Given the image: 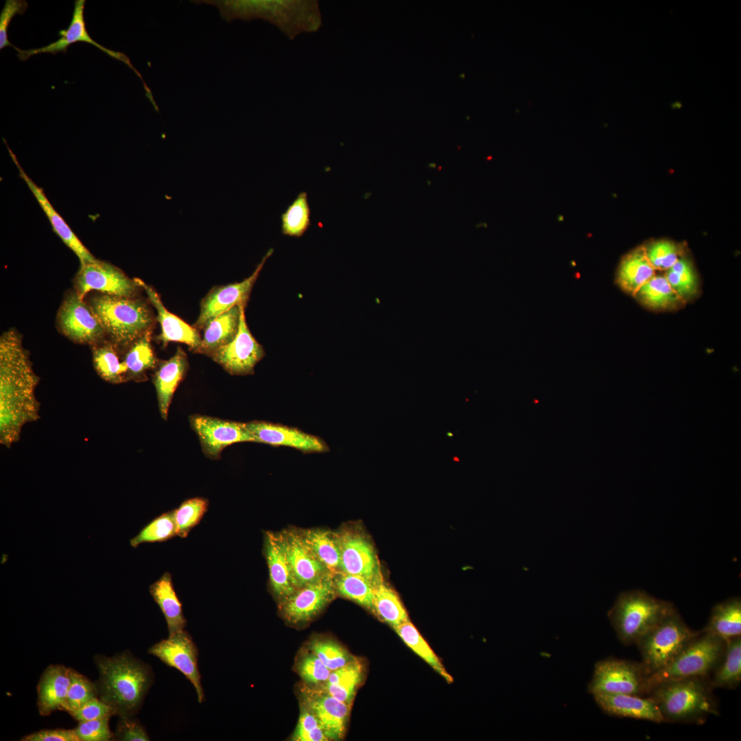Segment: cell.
Listing matches in <instances>:
<instances>
[{"label":"cell","mask_w":741,"mask_h":741,"mask_svg":"<svg viewBox=\"0 0 741 741\" xmlns=\"http://www.w3.org/2000/svg\"><path fill=\"white\" fill-rule=\"evenodd\" d=\"M245 425L257 443L290 447L305 453H323L329 450L322 439L296 427L263 421H250Z\"/></svg>","instance_id":"d6986e66"},{"label":"cell","mask_w":741,"mask_h":741,"mask_svg":"<svg viewBox=\"0 0 741 741\" xmlns=\"http://www.w3.org/2000/svg\"><path fill=\"white\" fill-rule=\"evenodd\" d=\"M224 12L228 20L262 18L291 38L317 30L321 23L318 3L311 1H226Z\"/></svg>","instance_id":"277c9868"},{"label":"cell","mask_w":741,"mask_h":741,"mask_svg":"<svg viewBox=\"0 0 741 741\" xmlns=\"http://www.w3.org/2000/svg\"><path fill=\"white\" fill-rule=\"evenodd\" d=\"M76 293L84 298L90 291L133 298L139 285L119 268L97 259L80 264L75 280Z\"/></svg>","instance_id":"8fae6325"},{"label":"cell","mask_w":741,"mask_h":741,"mask_svg":"<svg viewBox=\"0 0 741 741\" xmlns=\"http://www.w3.org/2000/svg\"><path fill=\"white\" fill-rule=\"evenodd\" d=\"M97 696L96 684L71 669V684L60 710L71 714Z\"/></svg>","instance_id":"f6af8a7d"},{"label":"cell","mask_w":741,"mask_h":741,"mask_svg":"<svg viewBox=\"0 0 741 741\" xmlns=\"http://www.w3.org/2000/svg\"><path fill=\"white\" fill-rule=\"evenodd\" d=\"M644 248H639L626 255L618 269L616 281L626 292L634 295L655 275Z\"/></svg>","instance_id":"f546056e"},{"label":"cell","mask_w":741,"mask_h":741,"mask_svg":"<svg viewBox=\"0 0 741 741\" xmlns=\"http://www.w3.org/2000/svg\"><path fill=\"white\" fill-rule=\"evenodd\" d=\"M311 225V209L307 193L302 191L281 215V233L283 235L302 237Z\"/></svg>","instance_id":"f35d334b"},{"label":"cell","mask_w":741,"mask_h":741,"mask_svg":"<svg viewBox=\"0 0 741 741\" xmlns=\"http://www.w3.org/2000/svg\"><path fill=\"white\" fill-rule=\"evenodd\" d=\"M338 534L340 572L361 576L373 583L381 580L379 561L370 542L355 531L344 530Z\"/></svg>","instance_id":"2e32d148"},{"label":"cell","mask_w":741,"mask_h":741,"mask_svg":"<svg viewBox=\"0 0 741 741\" xmlns=\"http://www.w3.org/2000/svg\"><path fill=\"white\" fill-rule=\"evenodd\" d=\"M89 306L105 332L122 347L131 346L154 323L145 303L133 298L103 294L93 298Z\"/></svg>","instance_id":"8992f818"},{"label":"cell","mask_w":741,"mask_h":741,"mask_svg":"<svg viewBox=\"0 0 741 741\" xmlns=\"http://www.w3.org/2000/svg\"><path fill=\"white\" fill-rule=\"evenodd\" d=\"M709 678L690 677L658 683L646 696L657 705L663 722L701 724L718 715Z\"/></svg>","instance_id":"3957f363"},{"label":"cell","mask_w":741,"mask_h":741,"mask_svg":"<svg viewBox=\"0 0 741 741\" xmlns=\"http://www.w3.org/2000/svg\"><path fill=\"white\" fill-rule=\"evenodd\" d=\"M114 736L124 741L150 740L145 728L133 716L120 717Z\"/></svg>","instance_id":"db71d44e"},{"label":"cell","mask_w":741,"mask_h":741,"mask_svg":"<svg viewBox=\"0 0 741 741\" xmlns=\"http://www.w3.org/2000/svg\"><path fill=\"white\" fill-rule=\"evenodd\" d=\"M188 368L187 357L180 346L168 360L158 364L153 376L159 411L161 417L167 419L173 395L179 384L183 379Z\"/></svg>","instance_id":"484cf974"},{"label":"cell","mask_w":741,"mask_h":741,"mask_svg":"<svg viewBox=\"0 0 741 741\" xmlns=\"http://www.w3.org/2000/svg\"><path fill=\"white\" fill-rule=\"evenodd\" d=\"M75 720L80 722L88 721L104 717L116 715L114 708L97 697H95L80 709L69 714Z\"/></svg>","instance_id":"f5cc1de1"},{"label":"cell","mask_w":741,"mask_h":741,"mask_svg":"<svg viewBox=\"0 0 741 741\" xmlns=\"http://www.w3.org/2000/svg\"><path fill=\"white\" fill-rule=\"evenodd\" d=\"M309 646L311 652L331 671L346 666L355 659L341 646L332 641L315 640Z\"/></svg>","instance_id":"7dc6e473"},{"label":"cell","mask_w":741,"mask_h":741,"mask_svg":"<svg viewBox=\"0 0 741 741\" xmlns=\"http://www.w3.org/2000/svg\"><path fill=\"white\" fill-rule=\"evenodd\" d=\"M714 688L735 689L741 682V637L727 640L723 657L709 677Z\"/></svg>","instance_id":"836d02e7"},{"label":"cell","mask_w":741,"mask_h":741,"mask_svg":"<svg viewBox=\"0 0 741 741\" xmlns=\"http://www.w3.org/2000/svg\"><path fill=\"white\" fill-rule=\"evenodd\" d=\"M336 592L373 610V583L361 576L338 572L333 575Z\"/></svg>","instance_id":"74e56055"},{"label":"cell","mask_w":741,"mask_h":741,"mask_svg":"<svg viewBox=\"0 0 741 741\" xmlns=\"http://www.w3.org/2000/svg\"><path fill=\"white\" fill-rule=\"evenodd\" d=\"M175 536H177L176 525L174 510H172L161 514L149 522L130 540V544L136 548L143 543L163 542Z\"/></svg>","instance_id":"7bdbcfd3"},{"label":"cell","mask_w":741,"mask_h":741,"mask_svg":"<svg viewBox=\"0 0 741 741\" xmlns=\"http://www.w3.org/2000/svg\"><path fill=\"white\" fill-rule=\"evenodd\" d=\"M127 367V379L142 381L145 373L157 366V359L150 344V331L130 346L123 360Z\"/></svg>","instance_id":"8d00e7d4"},{"label":"cell","mask_w":741,"mask_h":741,"mask_svg":"<svg viewBox=\"0 0 741 741\" xmlns=\"http://www.w3.org/2000/svg\"><path fill=\"white\" fill-rule=\"evenodd\" d=\"M71 668L51 665L42 674L38 686L37 705L40 715L60 710L71 684Z\"/></svg>","instance_id":"4316f807"},{"label":"cell","mask_w":741,"mask_h":741,"mask_svg":"<svg viewBox=\"0 0 741 741\" xmlns=\"http://www.w3.org/2000/svg\"><path fill=\"white\" fill-rule=\"evenodd\" d=\"M593 696L598 707L608 715L657 723L663 722L657 705L648 696L627 694H597Z\"/></svg>","instance_id":"603a6c76"},{"label":"cell","mask_w":741,"mask_h":741,"mask_svg":"<svg viewBox=\"0 0 741 741\" xmlns=\"http://www.w3.org/2000/svg\"><path fill=\"white\" fill-rule=\"evenodd\" d=\"M209 501L203 497H194L184 501L174 510L177 536L185 538L197 526L207 511Z\"/></svg>","instance_id":"ee69618b"},{"label":"cell","mask_w":741,"mask_h":741,"mask_svg":"<svg viewBox=\"0 0 741 741\" xmlns=\"http://www.w3.org/2000/svg\"><path fill=\"white\" fill-rule=\"evenodd\" d=\"M264 552L269 569L271 589L277 598L285 600L298 588L279 533H266Z\"/></svg>","instance_id":"cb8c5ba5"},{"label":"cell","mask_w":741,"mask_h":741,"mask_svg":"<svg viewBox=\"0 0 741 741\" xmlns=\"http://www.w3.org/2000/svg\"><path fill=\"white\" fill-rule=\"evenodd\" d=\"M703 632L717 635L725 640L741 635V600L731 597L715 604Z\"/></svg>","instance_id":"4dcf8cb0"},{"label":"cell","mask_w":741,"mask_h":741,"mask_svg":"<svg viewBox=\"0 0 741 741\" xmlns=\"http://www.w3.org/2000/svg\"><path fill=\"white\" fill-rule=\"evenodd\" d=\"M58 322L62 333L79 343L94 344L105 332L90 306L76 292L63 302Z\"/></svg>","instance_id":"e0dca14e"},{"label":"cell","mask_w":741,"mask_h":741,"mask_svg":"<svg viewBox=\"0 0 741 741\" xmlns=\"http://www.w3.org/2000/svg\"><path fill=\"white\" fill-rule=\"evenodd\" d=\"M672 290L683 301L695 296L698 291V279L692 263L681 257L665 275Z\"/></svg>","instance_id":"b9f144b4"},{"label":"cell","mask_w":741,"mask_h":741,"mask_svg":"<svg viewBox=\"0 0 741 741\" xmlns=\"http://www.w3.org/2000/svg\"><path fill=\"white\" fill-rule=\"evenodd\" d=\"M676 611L673 604L641 590L622 592L608 612L620 641L635 644L661 620Z\"/></svg>","instance_id":"5b68a950"},{"label":"cell","mask_w":741,"mask_h":741,"mask_svg":"<svg viewBox=\"0 0 741 741\" xmlns=\"http://www.w3.org/2000/svg\"><path fill=\"white\" fill-rule=\"evenodd\" d=\"M646 675L640 663L607 658L595 664L587 690L597 694L646 695Z\"/></svg>","instance_id":"9c48e42d"},{"label":"cell","mask_w":741,"mask_h":741,"mask_svg":"<svg viewBox=\"0 0 741 741\" xmlns=\"http://www.w3.org/2000/svg\"><path fill=\"white\" fill-rule=\"evenodd\" d=\"M300 534L318 561L334 575L340 572L339 534L321 529H307Z\"/></svg>","instance_id":"1f68e13d"},{"label":"cell","mask_w":741,"mask_h":741,"mask_svg":"<svg viewBox=\"0 0 741 741\" xmlns=\"http://www.w3.org/2000/svg\"><path fill=\"white\" fill-rule=\"evenodd\" d=\"M644 249L655 270H668L682 257L681 246L669 240L656 241Z\"/></svg>","instance_id":"bcb514c9"},{"label":"cell","mask_w":741,"mask_h":741,"mask_svg":"<svg viewBox=\"0 0 741 741\" xmlns=\"http://www.w3.org/2000/svg\"><path fill=\"white\" fill-rule=\"evenodd\" d=\"M293 740L297 741L328 740L315 715L306 707H303Z\"/></svg>","instance_id":"c3c4849f"},{"label":"cell","mask_w":741,"mask_h":741,"mask_svg":"<svg viewBox=\"0 0 741 741\" xmlns=\"http://www.w3.org/2000/svg\"><path fill=\"white\" fill-rule=\"evenodd\" d=\"M28 7L26 1L24 0H6L0 14V49L5 47H12L16 49L14 45L11 44L8 38V30L12 19L16 14H23Z\"/></svg>","instance_id":"816d5d0a"},{"label":"cell","mask_w":741,"mask_h":741,"mask_svg":"<svg viewBox=\"0 0 741 741\" xmlns=\"http://www.w3.org/2000/svg\"><path fill=\"white\" fill-rule=\"evenodd\" d=\"M243 307L245 305H235L209 322L204 328L203 338L196 353L210 356L231 342L237 333Z\"/></svg>","instance_id":"f1b7e54d"},{"label":"cell","mask_w":741,"mask_h":741,"mask_svg":"<svg viewBox=\"0 0 741 741\" xmlns=\"http://www.w3.org/2000/svg\"><path fill=\"white\" fill-rule=\"evenodd\" d=\"M148 653L169 667L180 671L195 688L198 701H204V693L198 668V649L191 635L183 630L152 646Z\"/></svg>","instance_id":"30bf717a"},{"label":"cell","mask_w":741,"mask_h":741,"mask_svg":"<svg viewBox=\"0 0 741 741\" xmlns=\"http://www.w3.org/2000/svg\"><path fill=\"white\" fill-rule=\"evenodd\" d=\"M298 669L302 679L307 683L314 685L325 682L331 672L312 652L302 658Z\"/></svg>","instance_id":"f907efd6"},{"label":"cell","mask_w":741,"mask_h":741,"mask_svg":"<svg viewBox=\"0 0 741 741\" xmlns=\"http://www.w3.org/2000/svg\"><path fill=\"white\" fill-rule=\"evenodd\" d=\"M24 741H80L73 729H45L29 734Z\"/></svg>","instance_id":"11a10c76"},{"label":"cell","mask_w":741,"mask_h":741,"mask_svg":"<svg viewBox=\"0 0 741 741\" xmlns=\"http://www.w3.org/2000/svg\"><path fill=\"white\" fill-rule=\"evenodd\" d=\"M362 663L355 658L346 666L331 671L320 690L351 705L362 678Z\"/></svg>","instance_id":"d6a6232c"},{"label":"cell","mask_w":741,"mask_h":741,"mask_svg":"<svg viewBox=\"0 0 741 741\" xmlns=\"http://www.w3.org/2000/svg\"><path fill=\"white\" fill-rule=\"evenodd\" d=\"M279 535L298 589L332 575L313 554L300 532L285 530Z\"/></svg>","instance_id":"ffe728a7"},{"label":"cell","mask_w":741,"mask_h":741,"mask_svg":"<svg viewBox=\"0 0 741 741\" xmlns=\"http://www.w3.org/2000/svg\"><path fill=\"white\" fill-rule=\"evenodd\" d=\"M190 424L197 434L204 454L211 458L220 457L227 446L240 442H255L256 438L246 428L245 423L222 420L195 414Z\"/></svg>","instance_id":"4fadbf2b"},{"label":"cell","mask_w":741,"mask_h":741,"mask_svg":"<svg viewBox=\"0 0 741 741\" xmlns=\"http://www.w3.org/2000/svg\"><path fill=\"white\" fill-rule=\"evenodd\" d=\"M39 377L15 329L0 338V442L8 448L20 439L23 427L39 418L36 397Z\"/></svg>","instance_id":"6da1fadb"},{"label":"cell","mask_w":741,"mask_h":741,"mask_svg":"<svg viewBox=\"0 0 741 741\" xmlns=\"http://www.w3.org/2000/svg\"><path fill=\"white\" fill-rule=\"evenodd\" d=\"M700 632L692 630L677 610L661 620L636 643L646 677L670 663Z\"/></svg>","instance_id":"ba28073f"},{"label":"cell","mask_w":741,"mask_h":741,"mask_svg":"<svg viewBox=\"0 0 741 741\" xmlns=\"http://www.w3.org/2000/svg\"><path fill=\"white\" fill-rule=\"evenodd\" d=\"M93 360L97 373L106 381L119 384L127 379L126 365L124 361H120L113 344L95 346L93 349Z\"/></svg>","instance_id":"60d3db41"},{"label":"cell","mask_w":741,"mask_h":741,"mask_svg":"<svg viewBox=\"0 0 741 741\" xmlns=\"http://www.w3.org/2000/svg\"><path fill=\"white\" fill-rule=\"evenodd\" d=\"M110 717L80 722L74 731L80 741H107L115 738L109 729Z\"/></svg>","instance_id":"681fc988"},{"label":"cell","mask_w":741,"mask_h":741,"mask_svg":"<svg viewBox=\"0 0 741 741\" xmlns=\"http://www.w3.org/2000/svg\"><path fill=\"white\" fill-rule=\"evenodd\" d=\"M96 684L99 698L111 705L119 717L134 716L151 687L152 668L129 651L113 657L97 655Z\"/></svg>","instance_id":"7a4b0ae2"},{"label":"cell","mask_w":741,"mask_h":741,"mask_svg":"<svg viewBox=\"0 0 741 741\" xmlns=\"http://www.w3.org/2000/svg\"><path fill=\"white\" fill-rule=\"evenodd\" d=\"M270 249L253 273L244 281L226 285L216 286L202 299L200 314L193 327L204 329L212 320L237 305L246 306L251 290L266 261L272 254Z\"/></svg>","instance_id":"5bb4252c"},{"label":"cell","mask_w":741,"mask_h":741,"mask_svg":"<svg viewBox=\"0 0 741 741\" xmlns=\"http://www.w3.org/2000/svg\"><path fill=\"white\" fill-rule=\"evenodd\" d=\"M244 309L245 307H243L239 329L235 338L209 356L228 373L234 375L253 374L255 366L265 355L263 346L248 329Z\"/></svg>","instance_id":"7c38bea8"},{"label":"cell","mask_w":741,"mask_h":741,"mask_svg":"<svg viewBox=\"0 0 741 741\" xmlns=\"http://www.w3.org/2000/svg\"><path fill=\"white\" fill-rule=\"evenodd\" d=\"M333 577L331 575L302 587L285 599L282 604L285 617L293 623L311 620L335 598L337 592Z\"/></svg>","instance_id":"ac0fdd59"},{"label":"cell","mask_w":741,"mask_h":741,"mask_svg":"<svg viewBox=\"0 0 741 741\" xmlns=\"http://www.w3.org/2000/svg\"><path fill=\"white\" fill-rule=\"evenodd\" d=\"M726 645L727 640L701 631L670 663L646 678V694L662 681L690 677L709 678L721 661Z\"/></svg>","instance_id":"52a82bcc"},{"label":"cell","mask_w":741,"mask_h":741,"mask_svg":"<svg viewBox=\"0 0 741 741\" xmlns=\"http://www.w3.org/2000/svg\"><path fill=\"white\" fill-rule=\"evenodd\" d=\"M306 707L316 717L328 740L343 738L349 714L350 705L329 694L318 690L305 693Z\"/></svg>","instance_id":"44dd1931"},{"label":"cell","mask_w":741,"mask_h":741,"mask_svg":"<svg viewBox=\"0 0 741 741\" xmlns=\"http://www.w3.org/2000/svg\"><path fill=\"white\" fill-rule=\"evenodd\" d=\"M394 629L408 646L448 683L453 681L451 676L446 671L436 655L410 620L398 625Z\"/></svg>","instance_id":"ab89813d"},{"label":"cell","mask_w":741,"mask_h":741,"mask_svg":"<svg viewBox=\"0 0 741 741\" xmlns=\"http://www.w3.org/2000/svg\"><path fill=\"white\" fill-rule=\"evenodd\" d=\"M149 591L165 617L169 635L184 630L187 622L183 612L182 604L175 591L171 574L169 572L163 574L150 585Z\"/></svg>","instance_id":"83f0119b"},{"label":"cell","mask_w":741,"mask_h":741,"mask_svg":"<svg viewBox=\"0 0 741 741\" xmlns=\"http://www.w3.org/2000/svg\"><path fill=\"white\" fill-rule=\"evenodd\" d=\"M140 287L146 292L151 303L157 311L161 333L159 340L166 345L170 342L186 344L191 351L196 353L200 346L201 338L193 327L189 325L178 316L167 310L155 290L139 279H134Z\"/></svg>","instance_id":"7402d4cb"},{"label":"cell","mask_w":741,"mask_h":741,"mask_svg":"<svg viewBox=\"0 0 741 741\" xmlns=\"http://www.w3.org/2000/svg\"><path fill=\"white\" fill-rule=\"evenodd\" d=\"M393 628L409 621L408 613L395 591L383 579L373 584V610Z\"/></svg>","instance_id":"d590c367"},{"label":"cell","mask_w":741,"mask_h":741,"mask_svg":"<svg viewBox=\"0 0 741 741\" xmlns=\"http://www.w3.org/2000/svg\"><path fill=\"white\" fill-rule=\"evenodd\" d=\"M6 146L13 162L16 164L18 168L20 177L26 183L29 189L31 190V191L38 200L40 206L43 209L45 215L47 216L54 232L60 237L62 241L77 255L80 260V264L95 259L96 258L84 246V244L78 238L75 234L71 231L70 227L67 224L63 218L58 214V213L50 204L49 201L44 193L43 189L39 187L36 183H34L33 180L27 175L25 171L22 169L15 154L8 147L7 143Z\"/></svg>","instance_id":"d4e9b609"},{"label":"cell","mask_w":741,"mask_h":741,"mask_svg":"<svg viewBox=\"0 0 741 741\" xmlns=\"http://www.w3.org/2000/svg\"><path fill=\"white\" fill-rule=\"evenodd\" d=\"M635 296L644 306L654 310L672 309L683 302L662 275H654Z\"/></svg>","instance_id":"e575fe53"},{"label":"cell","mask_w":741,"mask_h":741,"mask_svg":"<svg viewBox=\"0 0 741 741\" xmlns=\"http://www.w3.org/2000/svg\"><path fill=\"white\" fill-rule=\"evenodd\" d=\"M85 3V0H76L74 1V9L71 21L67 29L61 30L58 32L59 36H60L59 39L40 48L25 50L17 48L18 58L21 60H26L30 56L38 54L49 53L56 54L59 52H67L68 47L72 43L84 42L94 45L111 58L123 62L132 69L141 79H142L141 74L132 66L130 58L126 54L104 47L95 41L89 34L86 28V23L84 18Z\"/></svg>","instance_id":"9a60e30c"}]
</instances>
